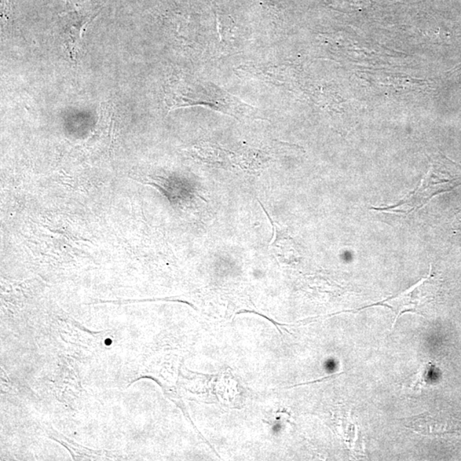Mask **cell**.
Segmentation results:
<instances>
[{"label":"cell","instance_id":"cell-3","mask_svg":"<svg viewBox=\"0 0 461 461\" xmlns=\"http://www.w3.org/2000/svg\"><path fill=\"white\" fill-rule=\"evenodd\" d=\"M89 0H68L69 12L61 15L64 18L65 44L69 53H75L86 26L97 16L100 6L87 3Z\"/></svg>","mask_w":461,"mask_h":461},{"label":"cell","instance_id":"cell-1","mask_svg":"<svg viewBox=\"0 0 461 461\" xmlns=\"http://www.w3.org/2000/svg\"><path fill=\"white\" fill-rule=\"evenodd\" d=\"M166 102L170 109L203 105L236 117L252 114L254 109L214 84L199 82L191 76L170 80Z\"/></svg>","mask_w":461,"mask_h":461},{"label":"cell","instance_id":"cell-2","mask_svg":"<svg viewBox=\"0 0 461 461\" xmlns=\"http://www.w3.org/2000/svg\"><path fill=\"white\" fill-rule=\"evenodd\" d=\"M460 184V177L456 174L431 167L415 192L409 193L393 206L376 208L374 210L388 214L407 215L422 208L437 194L450 191Z\"/></svg>","mask_w":461,"mask_h":461},{"label":"cell","instance_id":"cell-5","mask_svg":"<svg viewBox=\"0 0 461 461\" xmlns=\"http://www.w3.org/2000/svg\"><path fill=\"white\" fill-rule=\"evenodd\" d=\"M453 226L457 229H461V212L455 217V221L453 222Z\"/></svg>","mask_w":461,"mask_h":461},{"label":"cell","instance_id":"cell-4","mask_svg":"<svg viewBox=\"0 0 461 461\" xmlns=\"http://www.w3.org/2000/svg\"><path fill=\"white\" fill-rule=\"evenodd\" d=\"M431 282V278L429 275L404 293L383 302V305L389 307L391 310L394 311V313L397 314L396 320L405 312H422L423 307L429 300L431 290H433Z\"/></svg>","mask_w":461,"mask_h":461}]
</instances>
